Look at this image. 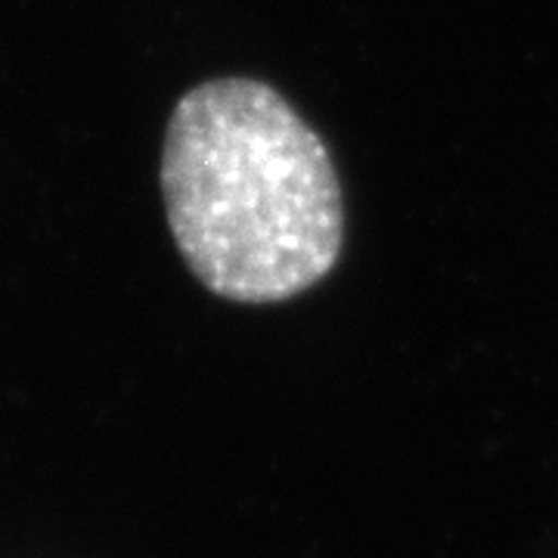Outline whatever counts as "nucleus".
<instances>
[{"instance_id":"1","label":"nucleus","mask_w":558,"mask_h":558,"mask_svg":"<svg viewBox=\"0 0 558 558\" xmlns=\"http://www.w3.org/2000/svg\"><path fill=\"white\" fill-rule=\"evenodd\" d=\"M161 199L180 258L227 301L295 299L341 258L332 156L264 81L215 78L180 97L165 128Z\"/></svg>"}]
</instances>
